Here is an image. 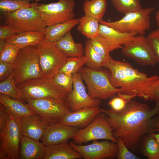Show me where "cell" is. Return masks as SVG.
I'll use <instances>...</instances> for the list:
<instances>
[{"label": "cell", "mask_w": 159, "mask_h": 159, "mask_svg": "<svg viewBox=\"0 0 159 159\" xmlns=\"http://www.w3.org/2000/svg\"><path fill=\"white\" fill-rule=\"evenodd\" d=\"M99 35L106 40L110 46L111 52L122 49L124 45L133 40L137 35L134 33L122 32L100 23Z\"/></svg>", "instance_id": "cell-18"}, {"label": "cell", "mask_w": 159, "mask_h": 159, "mask_svg": "<svg viewBox=\"0 0 159 159\" xmlns=\"http://www.w3.org/2000/svg\"><path fill=\"white\" fill-rule=\"evenodd\" d=\"M21 118L0 104V159H19Z\"/></svg>", "instance_id": "cell-3"}, {"label": "cell", "mask_w": 159, "mask_h": 159, "mask_svg": "<svg viewBox=\"0 0 159 159\" xmlns=\"http://www.w3.org/2000/svg\"><path fill=\"white\" fill-rule=\"evenodd\" d=\"M112 110L118 112L122 110L127 103L122 99L118 96L113 98L108 103Z\"/></svg>", "instance_id": "cell-41"}, {"label": "cell", "mask_w": 159, "mask_h": 159, "mask_svg": "<svg viewBox=\"0 0 159 159\" xmlns=\"http://www.w3.org/2000/svg\"><path fill=\"white\" fill-rule=\"evenodd\" d=\"M6 44V43L5 40L0 39V53L4 49Z\"/></svg>", "instance_id": "cell-45"}, {"label": "cell", "mask_w": 159, "mask_h": 159, "mask_svg": "<svg viewBox=\"0 0 159 159\" xmlns=\"http://www.w3.org/2000/svg\"><path fill=\"white\" fill-rule=\"evenodd\" d=\"M53 78L55 82L67 92L72 90L73 85L72 75L59 72Z\"/></svg>", "instance_id": "cell-36"}, {"label": "cell", "mask_w": 159, "mask_h": 159, "mask_svg": "<svg viewBox=\"0 0 159 159\" xmlns=\"http://www.w3.org/2000/svg\"><path fill=\"white\" fill-rule=\"evenodd\" d=\"M110 72L109 80L115 88L120 87L123 94L139 96L145 91L159 76L148 77L135 69L130 63L116 60L110 56L103 66Z\"/></svg>", "instance_id": "cell-2"}, {"label": "cell", "mask_w": 159, "mask_h": 159, "mask_svg": "<svg viewBox=\"0 0 159 159\" xmlns=\"http://www.w3.org/2000/svg\"><path fill=\"white\" fill-rule=\"evenodd\" d=\"M44 38L43 32L28 31L17 33L5 41L6 44L19 45L24 47L29 46H35Z\"/></svg>", "instance_id": "cell-23"}, {"label": "cell", "mask_w": 159, "mask_h": 159, "mask_svg": "<svg viewBox=\"0 0 159 159\" xmlns=\"http://www.w3.org/2000/svg\"><path fill=\"white\" fill-rule=\"evenodd\" d=\"M14 64L0 61V82L6 79L13 72Z\"/></svg>", "instance_id": "cell-40"}, {"label": "cell", "mask_w": 159, "mask_h": 159, "mask_svg": "<svg viewBox=\"0 0 159 159\" xmlns=\"http://www.w3.org/2000/svg\"><path fill=\"white\" fill-rule=\"evenodd\" d=\"M117 95L118 96L124 100L127 104L132 100V99L137 97L135 95L123 94L120 92H118Z\"/></svg>", "instance_id": "cell-43"}, {"label": "cell", "mask_w": 159, "mask_h": 159, "mask_svg": "<svg viewBox=\"0 0 159 159\" xmlns=\"http://www.w3.org/2000/svg\"><path fill=\"white\" fill-rule=\"evenodd\" d=\"M99 107L86 108L71 111L59 123L79 129L85 127L100 112Z\"/></svg>", "instance_id": "cell-17"}, {"label": "cell", "mask_w": 159, "mask_h": 159, "mask_svg": "<svg viewBox=\"0 0 159 159\" xmlns=\"http://www.w3.org/2000/svg\"><path fill=\"white\" fill-rule=\"evenodd\" d=\"M0 93L25 103L22 99L19 91L15 84L13 72L6 79L0 82Z\"/></svg>", "instance_id": "cell-30"}, {"label": "cell", "mask_w": 159, "mask_h": 159, "mask_svg": "<svg viewBox=\"0 0 159 159\" xmlns=\"http://www.w3.org/2000/svg\"><path fill=\"white\" fill-rule=\"evenodd\" d=\"M151 109L146 104L132 100L122 110L100 109L112 128L113 135L120 138L129 149L135 148L146 135L159 131L154 118L159 110V101Z\"/></svg>", "instance_id": "cell-1"}, {"label": "cell", "mask_w": 159, "mask_h": 159, "mask_svg": "<svg viewBox=\"0 0 159 159\" xmlns=\"http://www.w3.org/2000/svg\"><path fill=\"white\" fill-rule=\"evenodd\" d=\"M48 125L38 115L34 114L21 118L23 136L39 141Z\"/></svg>", "instance_id": "cell-19"}, {"label": "cell", "mask_w": 159, "mask_h": 159, "mask_svg": "<svg viewBox=\"0 0 159 159\" xmlns=\"http://www.w3.org/2000/svg\"><path fill=\"white\" fill-rule=\"evenodd\" d=\"M157 115L154 117L155 125L156 128L159 129V110Z\"/></svg>", "instance_id": "cell-44"}, {"label": "cell", "mask_w": 159, "mask_h": 159, "mask_svg": "<svg viewBox=\"0 0 159 159\" xmlns=\"http://www.w3.org/2000/svg\"><path fill=\"white\" fill-rule=\"evenodd\" d=\"M90 39V42L95 50L105 60H107L110 57V46L106 40L98 35Z\"/></svg>", "instance_id": "cell-33"}, {"label": "cell", "mask_w": 159, "mask_h": 159, "mask_svg": "<svg viewBox=\"0 0 159 159\" xmlns=\"http://www.w3.org/2000/svg\"><path fill=\"white\" fill-rule=\"evenodd\" d=\"M26 102L28 107L48 125L59 122L71 111L65 100L47 98Z\"/></svg>", "instance_id": "cell-10"}, {"label": "cell", "mask_w": 159, "mask_h": 159, "mask_svg": "<svg viewBox=\"0 0 159 159\" xmlns=\"http://www.w3.org/2000/svg\"><path fill=\"white\" fill-rule=\"evenodd\" d=\"M155 18L157 25L158 27V28H159V11H158L156 13Z\"/></svg>", "instance_id": "cell-46"}, {"label": "cell", "mask_w": 159, "mask_h": 159, "mask_svg": "<svg viewBox=\"0 0 159 159\" xmlns=\"http://www.w3.org/2000/svg\"><path fill=\"white\" fill-rule=\"evenodd\" d=\"M154 10L153 8H142L125 14L118 20L109 22L102 19L99 22L122 32L143 35L150 28V14Z\"/></svg>", "instance_id": "cell-9"}, {"label": "cell", "mask_w": 159, "mask_h": 159, "mask_svg": "<svg viewBox=\"0 0 159 159\" xmlns=\"http://www.w3.org/2000/svg\"><path fill=\"white\" fill-rule=\"evenodd\" d=\"M0 102L11 113L20 117L35 114L26 104L4 94H0Z\"/></svg>", "instance_id": "cell-25"}, {"label": "cell", "mask_w": 159, "mask_h": 159, "mask_svg": "<svg viewBox=\"0 0 159 159\" xmlns=\"http://www.w3.org/2000/svg\"><path fill=\"white\" fill-rule=\"evenodd\" d=\"M14 65L13 72L16 85L29 80L43 77L35 46L21 49Z\"/></svg>", "instance_id": "cell-7"}, {"label": "cell", "mask_w": 159, "mask_h": 159, "mask_svg": "<svg viewBox=\"0 0 159 159\" xmlns=\"http://www.w3.org/2000/svg\"><path fill=\"white\" fill-rule=\"evenodd\" d=\"M33 4L29 1L21 0H0V11L3 14L12 12L31 6Z\"/></svg>", "instance_id": "cell-34"}, {"label": "cell", "mask_w": 159, "mask_h": 159, "mask_svg": "<svg viewBox=\"0 0 159 159\" xmlns=\"http://www.w3.org/2000/svg\"><path fill=\"white\" fill-rule=\"evenodd\" d=\"M146 38L159 64V28L151 32Z\"/></svg>", "instance_id": "cell-38"}, {"label": "cell", "mask_w": 159, "mask_h": 159, "mask_svg": "<svg viewBox=\"0 0 159 159\" xmlns=\"http://www.w3.org/2000/svg\"><path fill=\"white\" fill-rule=\"evenodd\" d=\"M117 157L118 159H139V158L131 152L120 138L117 139Z\"/></svg>", "instance_id": "cell-39"}, {"label": "cell", "mask_w": 159, "mask_h": 159, "mask_svg": "<svg viewBox=\"0 0 159 159\" xmlns=\"http://www.w3.org/2000/svg\"><path fill=\"white\" fill-rule=\"evenodd\" d=\"M113 131L105 115L100 112L88 125L79 129L72 139L73 143L79 145L103 139L117 143V139L114 137Z\"/></svg>", "instance_id": "cell-11"}, {"label": "cell", "mask_w": 159, "mask_h": 159, "mask_svg": "<svg viewBox=\"0 0 159 159\" xmlns=\"http://www.w3.org/2000/svg\"><path fill=\"white\" fill-rule=\"evenodd\" d=\"M112 4L119 12L125 14L137 11L142 8L139 0H111Z\"/></svg>", "instance_id": "cell-32"}, {"label": "cell", "mask_w": 159, "mask_h": 159, "mask_svg": "<svg viewBox=\"0 0 159 159\" xmlns=\"http://www.w3.org/2000/svg\"><path fill=\"white\" fill-rule=\"evenodd\" d=\"M35 46L43 77L53 78L68 57L57 48L54 42L45 38Z\"/></svg>", "instance_id": "cell-8"}, {"label": "cell", "mask_w": 159, "mask_h": 159, "mask_svg": "<svg viewBox=\"0 0 159 159\" xmlns=\"http://www.w3.org/2000/svg\"><path fill=\"white\" fill-rule=\"evenodd\" d=\"M45 146L39 141L23 136L20 143L19 159H43Z\"/></svg>", "instance_id": "cell-21"}, {"label": "cell", "mask_w": 159, "mask_h": 159, "mask_svg": "<svg viewBox=\"0 0 159 159\" xmlns=\"http://www.w3.org/2000/svg\"><path fill=\"white\" fill-rule=\"evenodd\" d=\"M82 158L68 141L45 146L43 159H76Z\"/></svg>", "instance_id": "cell-20"}, {"label": "cell", "mask_w": 159, "mask_h": 159, "mask_svg": "<svg viewBox=\"0 0 159 159\" xmlns=\"http://www.w3.org/2000/svg\"><path fill=\"white\" fill-rule=\"evenodd\" d=\"M77 30L89 39L99 35V21L92 17L84 15L79 19Z\"/></svg>", "instance_id": "cell-26"}, {"label": "cell", "mask_w": 159, "mask_h": 159, "mask_svg": "<svg viewBox=\"0 0 159 159\" xmlns=\"http://www.w3.org/2000/svg\"><path fill=\"white\" fill-rule=\"evenodd\" d=\"M79 72L87 85L88 94L92 98L106 100L122 92L120 88L112 85L109 75L105 71L83 67Z\"/></svg>", "instance_id": "cell-5"}, {"label": "cell", "mask_w": 159, "mask_h": 159, "mask_svg": "<svg viewBox=\"0 0 159 159\" xmlns=\"http://www.w3.org/2000/svg\"><path fill=\"white\" fill-rule=\"evenodd\" d=\"M38 4L35 2L31 6L4 14L6 24L14 28L17 33L28 31L44 33L47 26L40 15Z\"/></svg>", "instance_id": "cell-6"}, {"label": "cell", "mask_w": 159, "mask_h": 159, "mask_svg": "<svg viewBox=\"0 0 159 159\" xmlns=\"http://www.w3.org/2000/svg\"><path fill=\"white\" fill-rule=\"evenodd\" d=\"M107 140L99 142L94 140L90 144L82 145L71 142V147L85 159H102L117 157V143Z\"/></svg>", "instance_id": "cell-15"}, {"label": "cell", "mask_w": 159, "mask_h": 159, "mask_svg": "<svg viewBox=\"0 0 159 159\" xmlns=\"http://www.w3.org/2000/svg\"><path fill=\"white\" fill-rule=\"evenodd\" d=\"M122 53L142 65L153 66L157 63L155 56L144 35L136 36L133 40L124 45Z\"/></svg>", "instance_id": "cell-13"}, {"label": "cell", "mask_w": 159, "mask_h": 159, "mask_svg": "<svg viewBox=\"0 0 159 159\" xmlns=\"http://www.w3.org/2000/svg\"><path fill=\"white\" fill-rule=\"evenodd\" d=\"M79 22V19L74 18L64 22L47 26L44 32L45 38L55 42L78 25Z\"/></svg>", "instance_id": "cell-24"}, {"label": "cell", "mask_w": 159, "mask_h": 159, "mask_svg": "<svg viewBox=\"0 0 159 159\" xmlns=\"http://www.w3.org/2000/svg\"><path fill=\"white\" fill-rule=\"evenodd\" d=\"M16 85L22 99L25 102L30 100L47 98L65 100L68 93L51 78L32 79Z\"/></svg>", "instance_id": "cell-4"}, {"label": "cell", "mask_w": 159, "mask_h": 159, "mask_svg": "<svg viewBox=\"0 0 159 159\" xmlns=\"http://www.w3.org/2000/svg\"><path fill=\"white\" fill-rule=\"evenodd\" d=\"M158 159H159V158Z\"/></svg>", "instance_id": "cell-49"}, {"label": "cell", "mask_w": 159, "mask_h": 159, "mask_svg": "<svg viewBox=\"0 0 159 159\" xmlns=\"http://www.w3.org/2000/svg\"><path fill=\"white\" fill-rule=\"evenodd\" d=\"M85 62V55L79 57H68L59 72L72 75L79 72Z\"/></svg>", "instance_id": "cell-31"}, {"label": "cell", "mask_w": 159, "mask_h": 159, "mask_svg": "<svg viewBox=\"0 0 159 159\" xmlns=\"http://www.w3.org/2000/svg\"><path fill=\"white\" fill-rule=\"evenodd\" d=\"M17 33L14 28L9 25L6 24L0 26V39L6 40Z\"/></svg>", "instance_id": "cell-42"}, {"label": "cell", "mask_w": 159, "mask_h": 159, "mask_svg": "<svg viewBox=\"0 0 159 159\" xmlns=\"http://www.w3.org/2000/svg\"><path fill=\"white\" fill-rule=\"evenodd\" d=\"M84 54L87 67L95 70H100L103 67L105 61L94 49L90 39L85 42Z\"/></svg>", "instance_id": "cell-28"}, {"label": "cell", "mask_w": 159, "mask_h": 159, "mask_svg": "<svg viewBox=\"0 0 159 159\" xmlns=\"http://www.w3.org/2000/svg\"><path fill=\"white\" fill-rule=\"evenodd\" d=\"M139 97L145 100H153L156 102L159 101V78Z\"/></svg>", "instance_id": "cell-37"}, {"label": "cell", "mask_w": 159, "mask_h": 159, "mask_svg": "<svg viewBox=\"0 0 159 159\" xmlns=\"http://www.w3.org/2000/svg\"><path fill=\"white\" fill-rule=\"evenodd\" d=\"M159 132L158 133H155L153 132V135L155 138L156 139L159 144Z\"/></svg>", "instance_id": "cell-47"}, {"label": "cell", "mask_w": 159, "mask_h": 159, "mask_svg": "<svg viewBox=\"0 0 159 159\" xmlns=\"http://www.w3.org/2000/svg\"><path fill=\"white\" fill-rule=\"evenodd\" d=\"M107 6L106 0H86L83 5L85 15L100 21L102 19Z\"/></svg>", "instance_id": "cell-27"}, {"label": "cell", "mask_w": 159, "mask_h": 159, "mask_svg": "<svg viewBox=\"0 0 159 159\" xmlns=\"http://www.w3.org/2000/svg\"><path fill=\"white\" fill-rule=\"evenodd\" d=\"M54 43L57 48L68 57H79L84 55L83 44L74 42L71 31Z\"/></svg>", "instance_id": "cell-22"}, {"label": "cell", "mask_w": 159, "mask_h": 159, "mask_svg": "<svg viewBox=\"0 0 159 159\" xmlns=\"http://www.w3.org/2000/svg\"><path fill=\"white\" fill-rule=\"evenodd\" d=\"M153 133H148L142 138V152L149 159H158L159 144Z\"/></svg>", "instance_id": "cell-29"}, {"label": "cell", "mask_w": 159, "mask_h": 159, "mask_svg": "<svg viewBox=\"0 0 159 159\" xmlns=\"http://www.w3.org/2000/svg\"><path fill=\"white\" fill-rule=\"evenodd\" d=\"M23 0V1H35L36 2H37L39 1H44L45 0Z\"/></svg>", "instance_id": "cell-48"}, {"label": "cell", "mask_w": 159, "mask_h": 159, "mask_svg": "<svg viewBox=\"0 0 159 159\" xmlns=\"http://www.w3.org/2000/svg\"><path fill=\"white\" fill-rule=\"evenodd\" d=\"M79 129L59 122L52 124L47 125L40 140L45 146L68 141Z\"/></svg>", "instance_id": "cell-16"}, {"label": "cell", "mask_w": 159, "mask_h": 159, "mask_svg": "<svg viewBox=\"0 0 159 159\" xmlns=\"http://www.w3.org/2000/svg\"><path fill=\"white\" fill-rule=\"evenodd\" d=\"M22 48L20 46L6 44L0 53V61L14 64L19 52Z\"/></svg>", "instance_id": "cell-35"}, {"label": "cell", "mask_w": 159, "mask_h": 159, "mask_svg": "<svg viewBox=\"0 0 159 159\" xmlns=\"http://www.w3.org/2000/svg\"><path fill=\"white\" fill-rule=\"evenodd\" d=\"M73 88L68 93L65 101L71 111L86 108L99 107L100 100L90 98L83 84L80 72L72 75Z\"/></svg>", "instance_id": "cell-14"}, {"label": "cell", "mask_w": 159, "mask_h": 159, "mask_svg": "<svg viewBox=\"0 0 159 159\" xmlns=\"http://www.w3.org/2000/svg\"><path fill=\"white\" fill-rule=\"evenodd\" d=\"M74 0H59L47 4H39L41 17L47 26L66 22L74 18Z\"/></svg>", "instance_id": "cell-12"}]
</instances>
